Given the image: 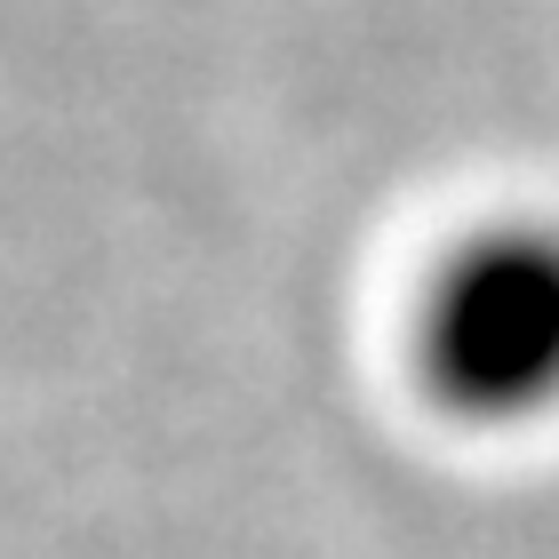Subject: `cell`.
I'll return each instance as SVG.
<instances>
[{
  "mask_svg": "<svg viewBox=\"0 0 559 559\" xmlns=\"http://www.w3.org/2000/svg\"><path fill=\"white\" fill-rule=\"evenodd\" d=\"M408 368L455 424L559 416V224H488L448 248L416 296Z\"/></svg>",
  "mask_w": 559,
  "mask_h": 559,
  "instance_id": "6da1fadb",
  "label": "cell"
}]
</instances>
